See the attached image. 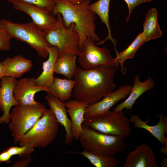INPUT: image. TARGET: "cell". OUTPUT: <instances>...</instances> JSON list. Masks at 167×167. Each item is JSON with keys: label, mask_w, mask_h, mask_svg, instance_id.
Here are the masks:
<instances>
[{"label": "cell", "mask_w": 167, "mask_h": 167, "mask_svg": "<svg viewBox=\"0 0 167 167\" xmlns=\"http://www.w3.org/2000/svg\"><path fill=\"white\" fill-rule=\"evenodd\" d=\"M77 56L66 54L59 57L56 62L54 73L63 75L68 79L73 77L76 68Z\"/></svg>", "instance_id": "d4e9b609"}, {"label": "cell", "mask_w": 167, "mask_h": 167, "mask_svg": "<svg viewBox=\"0 0 167 167\" xmlns=\"http://www.w3.org/2000/svg\"><path fill=\"white\" fill-rule=\"evenodd\" d=\"M124 167H159L152 149L146 144L138 146L126 157Z\"/></svg>", "instance_id": "9a60e30c"}, {"label": "cell", "mask_w": 167, "mask_h": 167, "mask_svg": "<svg viewBox=\"0 0 167 167\" xmlns=\"http://www.w3.org/2000/svg\"><path fill=\"white\" fill-rule=\"evenodd\" d=\"M17 80L8 76L1 78L0 86V110L3 112L0 117V124H8L10 122L11 108L20 104L14 98L13 91Z\"/></svg>", "instance_id": "8fae6325"}, {"label": "cell", "mask_w": 167, "mask_h": 167, "mask_svg": "<svg viewBox=\"0 0 167 167\" xmlns=\"http://www.w3.org/2000/svg\"><path fill=\"white\" fill-rule=\"evenodd\" d=\"M11 146L6 149L12 156L17 155L20 158L30 156L34 151V148L27 146Z\"/></svg>", "instance_id": "4316f807"}, {"label": "cell", "mask_w": 167, "mask_h": 167, "mask_svg": "<svg viewBox=\"0 0 167 167\" xmlns=\"http://www.w3.org/2000/svg\"><path fill=\"white\" fill-rule=\"evenodd\" d=\"M89 37L84 40L79 55L78 61L82 68L89 70L101 65L115 66L113 58L106 48L98 47Z\"/></svg>", "instance_id": "9c48e42d"}, {"label": "cell", "mask_w": 167, "mask_h": 167, "mask_svg": "<svg viewBox=\"0 0 167 167\" xmlns=\"http://www.w3.org/2000/svg\"><path fill=\"white\" fill-rule=\"evenodd\" d=\"M155 86L153 79L149 77L145 81L140 80V77L137 75L134 79V84L132 87L128 97L113 109L114 111H121L126 109L130 111L137 100L143 93Z\"/></svg>", "instance_id": "e0dca14e"}, {"label": "cell", "mask_w": 167, "mask_h": 167, "mask_svg": "<svg viewBox=\"0 0 167 167\" xmlns=\"http://www.w3.org/2000/svg\"><path fill=\"white\" fill-rule=\"evenodd\" d=\"M127 4L129 13L126 18V22H127L130 18V15L134 8L143 3L150 2L152 0H124Z\"/></svg>", "instance_id": "f546056e"}, {"label": "cell", "mask_w": 167, "mask_h": 167, "mask_svg": "<svg viewBox=\"0 0 167 167\" xmlns=\"http://www.w3.org/2000/svg\"><path fill=\"white\" fill-rule=\"evenodd\" d=\"M59 126L52 110L48 109L31 129L21 137L18 143L19 146L34 148H46L56 139Z\"/></svg>", "instance_id": "5b68a950"}, {"label": "cell", "mask_w": 167, "mask_h": 167, "mask_svg": "<svg viewBox=\"0 0 167 167\" xmlns=\"http://www.w3.org/2000/svg\"><path fill=\"white\" fill-rule=\"evenodd\" d=\"M70 2L75 5L79 4L84 2L85 0H67Z\"/></svg>", "instance_id": "836d02e7"}, {"label": "cell", "mask_w": 167, "mask_h": 167, "mask_svg": "<svg viewBox=\"0 0 167 167\" xmlns=\"http://www.w3.org/2000/svg\"><path fill=\"white\" fill-rule=\"evenodd\" d=\"M115 66L101 65L89 70L76 67L74 76L75 84L72 92L75 99L87 106L101 100L114 90Z\"/></svg>", "instance_id": "6da1fadb"}, {"label": "cell", "mask_w": 167, "mask_h": 167, "mask_svg": "<svg viewBox=\"0 0 167 167\" xmlns=\"http://www.w3.org/2000/svg\"><path fill=\"white\" fill-rule=\"evenodd\" d=\"M33 158L30 156L20 158L15 161L12 164V167H27L32 161Z\"/></svg>", "instance_id": "4dcf8cb0"}, {"label": "cell", "mask_w": 167, "mask_h": 167, "mask_svg": "<svg viewBox=\"0 0 167 167\" xmlns=\"http://www.w3.org/2000/svg\"><path fill=\"white\" fill-rule=\"evenodd\" d=\"M91 0H85L77 5L73 4L67 0H56L52 13L54 15L60 14L65 26L69 28L72 24L79 38V48L80 50L83 42L89 37L95 43L101 41L96 33L95 21L96 15L89 8Z\"/></svg>", "instance_id": "7a4b0ae2"}, {"label": "cell", "mask_w": 167, "mask_h": 167, "mask_svg": "<svg viewBox=\"0 0 167 167\" xmlns=\"http://www.w3.org/2000/svg\"><path fill=\"white\" fill-rule=\"evenodd\" d=\"M79 140L84 151L94 155L114 156L126 149L123 137L104 134L83 124Z\"/></svg>", "instance_id": "3957f363"}, {"label": "cell", "mask_w": 167, "mask_h": 167, "mask_svg": "<svg viewBox=\"0 0 167 167\" xmlns=\"http://www.w3.org/2000/svg\"><path fill=\"white\" fill-rule=\"evenodd\" d=\"M157 11L155 8L150 9L143 24L142 32L145 42L162 36V32L158 21Z\"/></svg>", "instance_id": "603a6c76"}, {"label": "cell", "mask_w": 167, "mask_h": 167, "mask_svg": "<svg viewBox=\"0 0 167 167\" xmlns=\"http://www.w3.org/2000/svg\"><path fill=\"white\" fill-rule=\"evenodd\" d=\"M45 98L57 120L64 127L66 134L64 143L67 145L71 143L74 138L72 132L71 121L67 115L65 102L49 93L45 96Z\"/></svg>", "instance_id": "5bb4252c"}, {"label": "cell", "mask_w": 167, "mask_h": 167, "mask_svg": "<svg viewBox=\"0 0 167 167\" xmlns=\"http://www.w3.org/2000/svg\"><path fill=\"white\" fill-rule=\"evenodd\" d=\"M75 82L71 79L54 77V81L48 88V93L63 102L70 100Z\"/></svg>", "instance_id": "7402d4cb"}, {"label": "cell", "mask_w": 167, "mask_h": 167, "mask_svg": "<svg viewBox=\"0 0 167 167\" xmlns=\"http://www.w3.org/2000/svg\"><path fill=\"white\" fill-rule=\"evenodd\" d=\"M57 22L51 29L44 31L45 40L50 46L56 47L59 57L63 54H69L78 55L79 38L75 30V25L72 24L69 28L64 25L61 15L57 14Z\"/></svg>", "instance_id": "ba28073f"}, {"label": "cell", "mask_w": 167, "mask_h": 167, "mask_svg": "<svg viewBox=\"0 0 167 167\" xmlns=\"http://www.w3.org/2000/svg\"><path fill=\"white\" fill-rule=\"evenodd\" d=\"M159 117V122L156 125L150 126L147 123L150 117L145 121H142L137 115H132L129 121L133 123L134 127L140 129H144L152 135L163 145L167 143V138L165 134H167V117L162 113L158 115Z\"/></svg>", "instance_id": "2e32d148"}, {"label": "cell", "mask_w": 167, "mask_h": 167, "mask_svg": "<svg viewBox=\"0 0 167 167\" xmlns=\"http://www.w3.org/2000/svg\"><path fill=\"white\" fill-rule=\"evenodd\" d=\"M159 151L162 154L167 155V143H165Z\"/></svg>", "instance_id": "d6a6232c"}, {"label": "cell", "mask_w": 167, "mask_h": 167, "mask_svg": "<svg viewBox=\"0 0 167 167\" xmlns=\"http://www.w3.org/2000/svg\"><path fill=\"white\" fill-rule=\"evenodd\" d=\"M110 0H98L97 1L90 4L89 8L92 11L99 17L101 22L104 24L107 28L108 35L106 38L102 41L97 42V45H103L107 40H110L114 46L116 53L117 52L116 47L117 41L113 38L111 35V30L109 23V12Z\"/></svg>", "instance_id": "44dd1931"}, {"label": "cell", "mask_w": 167, "mask_h": 167, "mask_svg": "<svg viewBox=\"0 0 167 167\" xmlns=\"http://www.w3.org/2000/svg\"><path fill=\"white\" fill-rule=\"evenodd\" d=\"M11 2L15 9L24 12L32 18L35 24L43 31L52 28L57 22L52 13L37 6L21 0H12Z\"/></svg>", "instance_id": "30bf717a"}, {"label": "cell", "mask_w": 167, "mask_h": 167, "mask_svg": "<svg viewBox=\"0 0 167 167\" xmlns=\"http://www.w3.org/2000/svg\"><path fill=\"white\" fill-rule=\"evenodd\" d=\"M10 2L12 0H6ZM37 6L52 13L56 4V0H21Z\"/></svg>", "instance_id": "83f0119b"}, {"label": "cell", "mask_w": 167, "mask_h": 167, "mask_svg": "<svg viewBox=\"0 0 167 167\" xmlns=\"http://www.w3.org/2000/svg\"><path fill=\"white\" fill-rule=\"evenodd\" d=\"M3 76V69L1 62H0V79ZM1 83L0 82V86Z\"/></svg>", "instance_id": "e575fe53"}, {"label": "cell", "mask_w": 167, "mask_h": 167, "mask_svg": "<svg viewBox=\"0 0 167 167\" xmlns=\"http://www.w3.org/2000/svg\"><path fill=\"white\" fill-rule=\"evenodd\" d=\"M12 156L6 149L0 153V163L10 162V160Z\"/></svg>", "instance_id": "1f68e13d"}, {"label": "cell", "mask_w": 167, "mask_h": 167, "mask_svg": "<svg viewBox=\"0 0 167 167\" xmlns=\"http://www.w3.org/2000/svg\"><path fill=\"white\" fill-rule=\"evenodd\" d=\"M48 109L41 103L33 105L19 104L15 105L10 113L8 128L15 143L29 131Z\"/></svg>", "instance_id": "8992f818"}, {"label": "cell", "mask_w": 167, "mask_h": 167, "mask_svg": "<svg viewBox=\"0 0 167 167\" xmlns=\"http://www.w3.org/2000/svg\"><path fill=\"white\" fill-rule=\"evenodd\" d=\"M65 105L71 118L73 136L78 140L82 131V125L85 119L84 115L87 106L75 99L65 102Z\"/></svg>", "instance_id": "d6986e66"}, {"label": "cell", "mask_w": 167, "mask_h": 167, "mask_svg": "<svg viewBox=\"0 0 167 167\" xmlns=\"http://www.w3.org/2000/svg\"><path fill=\"white\" fill-rule=\"evenodd\" d=\"M34 78H24L17 80L13 91L15 99L20 104L24 105H33L38 102L34 100L35 94L40 91L47 93L48 88L38 86Z\"/></svg>", "instance_id": "4fadbf2b"}, {"label": "cell", "mask_w": 167, "mask_h": 167, "mask_svg": "<svg viewBox=\"0 0 167 167\" xmlns=\"http://www.w3.org/2000/svg\"><path fill=\"white\" fill-rule=\"evenodd\" d=\"M69 152L82 155L96 167H115L120 162L119 160L114 156L94 155L84 151L81 152Z\"/></svg>", "instance_id": "484cf974"}, {"label": "cell", "mask_w": 167, "mask_h": 167, "mask_svg": "<svg viewBox=\"0 0 167 167\" xmlns=\"http://www.w3.org/2000/svg\"><path fill=\"white\" fill-rule=\"evenodd\" d=\"M0 25L11 37L26 43L35 50L38 56L44 58L48 55L44 31L33 22L16 23L5 19L0 21Z\"/></svg>", "instance_id": "277c9868"}, {"label": "cell", "mask_w": 167, "mask_h": 167, "mask_svg": "<svg viewBox=\"0 0 167 167\" xmlns=\"http://www.w3.org/2000/svg\"><path fill=\"white\" fill-rule=\"evenodd\" d=\"M47 49L48 58L43 62L42 72L36 79L35 82L38 86L48 88L54 81L55 65L59 57V52L58 48L54 46H49Z\"/></svg>", "instance_id": "ffe728a7"}, {"label": "cell", "mask_w": 167, "mask_h": 167, "mask_svg": "<svg viewBox=\"0 0 167 167\" xmlns=\"http://www.w3.org/2000/svg\"><path fill=\"white\" fill-rule=\"evenodd\" d=\"M130 124L129 119L122 111L109 110L99 115L85 117L83 124L104 134L126 138L132 133Z\"/></svg>", "instance_id": "52a82bcc"}, {"label": "cell", "mask_w": 167, "mask_h": 167, "mask_svg": "<svg viewBox=\"0 0 167 167\" xmlns=\"http://www.w3.org/2000/svg\"><path fill=\"white\" fill-rule=\"evenodd\" d=\"M3 69V76L16 79L29 71L33 66L32 61L21 55L6 58L1 62Z\"/></svg>", "instance_id": "ac0fdd59"}, {"label": "cell", "mask_w": 167, "mask_h": 167, "mask_svg": "<svg viewBox=\"0 0 167 167\" xmlns=\"http://www.w3.org/2000/svg\"><path fill=\"white\" fill-rule=\"evenodd\" d=\"M131 88L130 85L125 84L116 91L108 93L101 100L87 106L84 117L99 115L109 111L118 101L129 95Z\"/></svg>", "instance_id": "7c38bea8"}, {"label": "cell", "mask_w": 167, "mask_h": 167, "mask_svg": "<svg viewBox=\"0 0 167 167\" xmlns=\"http://www.w3.org/2000/svg\"><path fill=\"white\" fill-rule=\"evenodd\" d=\"M145 43L142 32L139 33L125 50L116 54V57L115 58V66L118 69L120 65L122 74L125 75L126 72V68L123 66L125 61L127 59L133 58L138 50Z\"/></svg>", "instance_id": "cb8c5ba5"}, {"label": "cell", "mask_w": 167, "mask_h": 167, "mask_svg": "<svg viewBox=\"0 0 167 167\" xmlns=\"http://www.w3.org/2000/svg\"><path fill=\"white\" fill-rule=\"evenodd\" d=\"M161 165L162 167H167V159L166 158H164L161 162Z\"/></svg>", "instance_id": "d590c367"}, {"label": "cell", "mask_w": 167, "mask_h": 167, "mask_svg": "<svg viewBox=\"0 0 167 167\" xmlns=\"http://www.w3.org/2000/svg\"><path fill=\"white\" fill-rule=\"evenodd\" d=\"M11 38L0 25V50L6 51L10 49Z\"/></svg>", "instance_id": "f1b7e54d"}]
</instances>
